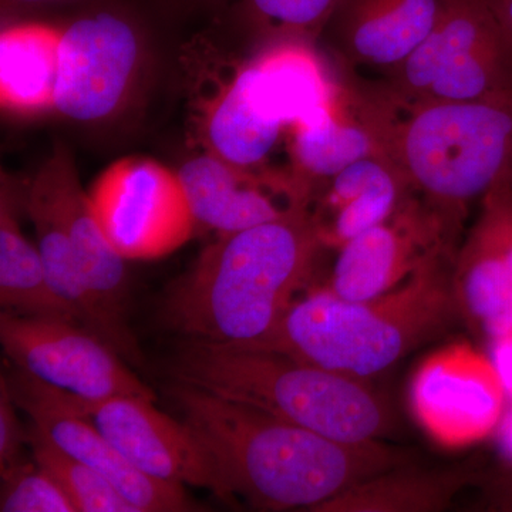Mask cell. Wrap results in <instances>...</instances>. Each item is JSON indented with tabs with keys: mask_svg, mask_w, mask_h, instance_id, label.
<instances>
[{
	"mask_svg": "<svg viewBox=\"0 0 512 512\" xmlns=\"http://www.w3.org/2000/svg\"><path fill=\"white\" fill-rule=\"evenodd\" d=\"M167 393L210 458L225 503L242 498L255 510L313 512L406 458L382 440H332L178 380Z\"/></svg>",
	"mask_w": 512,
	"mask_h": 512,
	"instance_id": "obj_1",
	"label": "cell"
},
{
	"mask_svg": "<svg viewBox=\"0 0 512 512\" xmlns=\"http://www.w3.org/2000/svg\"><path fill=\"white\" fill-rule=\"evenodd\" d=\"M323 249L308 208L222 234L168 288L165 323L214 345L265 338L308 288Z\"/></svg>",
	"mask_w": 512,
	"mask_h": 512,
	"instance_id": "obj_2",
	"label": "cell"
},
{
	"mask_svg": "<svg viewBox=\"0 0 512 512\" xmlns=\"http://www.w3.org/2000/svg\"><path fill=\"white\" fill-rule=\"evenodd\" d=\"M457 249L434 256L392 291L348 301L328 286L299 296L265 338L245 346L369 380L461 320L454 295Z\"/></svg>",
	"mask_w": 512,
	"mask_h": 512,
	"instance_id": "obj_3",
	"label": "cell"
},
{
	"mask_svg": "<svg viewBox=\"0 0 512 512\" xmlns=\"http://www.w3.org/2000/svg\"><path fill=\"white\" fill-rule=\"evenodd\" d=\"M384 151L460 235L468 208L512 175V90L473 101H397L362 89Z\"/></svg>",
	"mask_w": 512,
	"mask_h": 512,
	"instance_id": "obj_4",
	"label": "cell"
},
{
	"mask_svg": "<svg viewBox=\"0 0 512 512\" xmlns=\"http://www.w3.org/2000/svg\"><path fill=\"white\" fill-rule=\"evenodd\" d=\"M170 373L178 382L343 443L379 441L393 430L390 404L367 380L269 350L190 339Z\"/></svg>",
	"mask_w": 512,
	"mask_h": 512,
	"instance_id": "obj_5",
	"label": "cell"
},
{
	"mask_svg": "<svg viewBox=\"0 0 512 512\" xmlns=\"http://www.w3.org/2000/svg\"><path fill=\"white\" fill-rule=\"evenodd\" d=\"M397 101H473L512 90V39L487 0H441L429 35L372 84Z\"/></svg>",
	"mask_w": 512,
	"mask_h": 512,
	"instance_id": "obj_6",
	"label": "cell"
},
{
	"mask_svg": "<svg viewBox=\"0 0 512 512\" xmlns=\"http://www.w3.org/2000/svg\"><path fill=\"white\" fill-rule=\"evenodd\" d=\"M13 399L46 404L92 423L147 476L165 483L205 488L221 500L210 458L183 421L134 396L86 399L40 382L15 367L6 376Z\"/></svg>",
	"mask_w": 512,
	"mask_h": 512,
	"instance_id": "obj_7",
	"label": "cell"
},
{
	"mask_svg": "<svg viewBox=\"0 0 512 512\" xmlns=\"http://www.w3.org/2000/svg\"><path fill=\"white\" fill-rule=\"evenodd\" d=\"M89 197L104 235L126 261L173 254L190 241L197 225L178 174L151 158L111 164Z\"/></svg>",
	"mask_w": 512,
	"mask_h": 512,
	"instance_id": "obj_8",
	"label": "cell"
},
{
	"mask_svg": "<svg viewBox=\"0 0 512 512\" xmlns=\"http://www.w3.org/2000/svg\"><path fill=\"white\" fill-rule=\"evenodd\" d=\"M143 60L136 26L117 12L94 10L60 28L55 106L60 116L97 123L130 99Z\"/></svg>",
	"mask_w": 512,
	"mask_h": 512,
	"instance_id": "obj_9",
	"label": "cell"
},
{
	"mask_svg": "<svg viewBox=\"0 0 512 512\" xmlns=\"http://www.w3.org/2000/svg\"><path fill=\"white\" fill-rule=\"evenodd\" d=\"M0 342L15 367L63 392L156 402L153 390L124 366L119 353L77 322L3 311Z\"/></svg>",
	"mask_w": 512,
	"mask_h": 512,
	"instance_id": "obj_10",
	"label": "cell"
},
{
	"mask_svg": "<svg viewBox=\"0 0 512 512\" xmlns=\"http://www.w3.org/2000/svg\"><path fill=\"white\" fill-rule=\"evenodd\" d=\"M457 239L439 212L414 192L392 217L339 249L326 286L348 301L377 298L434 256L457 249Z\"/></svg>",
	"mask_w": 512,
	"mask_h": 512,
	"instance_id": "obj_11",
	"label": "cell"
},
{
	"mask_svg": "<svg viewBox=\"0 0 512 512\" xmlns=\"http://www.w3.org/2000/svg\"><path fill=\"white\" fill-rule=\"evenodd\" d=\"M177 174L197 224L221 234L281 220L311 202V192L291 168L241 167L204 151Z\"/></svg>",
	"mask_w": 512,
	"mask_h": 512,
	"instance_id": "obj_12",
	"label": "cell"
},
{
	"mask_svg": "<svg viewBox=\"0 0 512 512\" xmlns=\"http://www.w3.org/2000/svg\"><path fill=\"white\" fill-rule=\"evenodd\" d=\"M453 286L461 319L478 336L512 335V175L481 198L454 258Z\"/></svg>",
	"mask_w": 512,
	"mask_h": 512,
	"instance_id": "obj_13",
	"label": "cell"
},
{
	"mask_svg": "<svg viewBox=\"0 0 512 512\" xmlns=\"http://www.w3.org/2000/svg\"><path fill=\"white\" fill-rule=\"evenodd\" d=\"M505 387L493 363L470 350L431 357L413 380L414 414L447 444L484 439L503 417Z\"/></svg>",
	"mask_w": 512,
	"mask_h": 512,
	"instance_id": "obj_14",
	"label": "cell"
},
{
	"mask_svg": "<svg viewBox=\"0 0 512 512\" xmlns=\"http://www.w3.org/2000/svg\"><path fill=\"white\" fill-rule=\"evenodd\" d=\"M197 70L192 117L205 153L241 167H271L269 157L289 130L256 109L242 64L208 63Z\"/></svg>",
	"mask_w": 512,
	"mask_h": 512,
	"instance_id": "obj_15",
	"label": "cell"
},
{
	"mask_svg": "<svg viewBox=\"0 0 512 512\" xmlns=\"http://www.w3.org/2000/svg\"><path fill=\"white\" fill-rule=\"evenodd\" d=\"M440 5L441 0H340L326 29L346 66L384 76L426 39Z\"/></svg>",
	"mask_w": 512,
	"mask_h": 512,
	"instance_id": "obj_16",
	"label": "cell"
},
{
	"mask_svg": "<svg viewBox=\"0 0 512 512\" xmlns=\"http://www.w3.org/2000/svg\"><path fill=\"white\" fill-rule=\"evenodd\" d=\"M412 194L406 175L382 154L356 161L318 185L308 210L323 247L339 251L392 217Z\"/></svg>",
	"mask_w": 512,
	"mask_h": 512,
	"instance_id": "obj_17",
	"label": "cell"
},
{
	"mask_svg": "<svg viewBox=\"0 0 512 512\" xmlns=\"http://www.w3.org/2000/svg\"><path fill=\"white\" fill-rule=\"evenodd\" d=\"M288 134L289 168L311 198L318 185L349 165L386 154L372 109L357 86L340 87L328 109L296 124Z\"/></svg>",
	"mask_w": 512,
	"mask_h": 512,
	"instance_id": "obj_18",
	"label": "cell"
},
{
	"mask_svg": "<svg viewBox=\"0 0 512 512\" xmlns=\"http://www.w3.org/2000/svg\"><path fill=\"white\" fill-rule=\"evenodd\" d=\"M271 46L242 64V77L259 113L291 130L328 109L342 84L332 79L312 42L279 39Z\"/></svg>",
	"mask_w": 512,
	"mask_h": 512,
	"instance_id": "obj_19",
	"label": "cell"
},
{
	"mask_svg": "<svg viewBox=\"0 0 512 512\" xmlns=\"http://www.w3.org/2000/svg\"><path fill=\"white\" fill-rule=\"evenodd\" d=\"M30 423L70 456L113 484L140 512L191 511L183 485L165 483L138 470L123 453L82 417L28 399H13Z\"/></svg>",
	"mask_w": 512,
	"mask_h": 512,
	"instance_id": "obj_20",
	"label": "cell"
},
{
	"mask_svg": "<svg viewBox=\"0 0 512 512\" xmlns=\"http://www.w3.org/2000/svg\"><path fill=\"white\" fill-rule=\"evenodd\" d=\"M59 170L60 198L64 222L72 241L80 274L101 305L119 320H124L127 279L124 261L111 247L94 214L89 192L80 183L72 154L59 144L53 150Z\"/></svg>",
	"mask_w": 512,
	"mask_h": 512,
	"instance_id": "obj_21",
	"label": "cell"
},
{
	"mask_svg": "<svg viewBox=\"0 0 512 512\" xmlns=\"http://www.w3.org/2000/svg\"><path fill=\"white\" fill-rule=\"evenodd\" d=\"M60 28L19 23L0 36V103L18 116L53 110L59 70Z\"/></svg>",
	"mask_w": 512,
	"mask_h": 512,
	"instance_id": "obj_22",
	"label": "cell"
},
{
	"mask_svg": "<svg viewBox=\"0 0 512 512\" xmlns=\"http://www.w3.org/2000/svg\"><path fill=\"white\" fill-rule=\"evenodd\" d=\"M471 483L464 470L390 468L342 491L313 512H441Z\"/></svg>",
	"mask_w": 512,
	"mask_h": 512,
	"instance_id": "obj_23",
	"label": "cell"
},
{
	"mask_svg": "<svg viewBox=\"0 0 512 512\" xmlns=\"http://www.w3.org/2000/svg\"><path fill=\"white\" fill-rule=\"evenodd\" d=\"M0 303L19 315L77 322L70 306L50 285L39 248L23 235L6 185L0 201Z\"/></svg>",
	"mask_w": 512,
	"mask_h": 512,
	"instance_id": "obj_24",
	"label": "cell"
},
{
	"mask_svg": "<svg viewBox=\"0 0 512 512\" xmlns=\"http://www.w3.org/2000/svg\"><path fill=\"white\" fill-rule=\"evenodd\" d=\"M28 429L33 461L55 478L77 512H140L106 478L57 447L35 424Z\"/></svg>",
	"mask_w": 512,
	"mask_h": 512,
	"instance_id": "obj_25",
	"label": "cell"
},
{
	"mask_svg": "<svg viewBox=\"0 0 512 512\" xmlns=\"http://www.w3.org/2000/svg\"><path fill=\"white\" fill-rule=\"evenodd\" d=\"M340 0H247L245 12L256 29L279 39L312 42L326 29Z\"/></svg>",
	"mask_w": 512,
	"mask_h": 512,
	"instance_id": "obj_26",
	"label": "cell"
},
{
	"mask_svg": "<svg viewBox=\"0 0 512 512\" xmlns=\"http://www.w3.org/2000/svg\"><path fill=\"white\" fill-rule=\"evenodd\" d=\"M0 476L2 512H77L69 495L36 461H22Z\"/></svg>",
	"mask_w": 512,
	"mask_h": 512,
	"instance_id": "obj_27",
	"label": "cell"
},
{
	"mask_svg": "<svg viewBox=\"0 0 512 512\" xmlns=\"http://www.w3.org/2000/svg\"><path fill=\"white\" fill-rule=\"evenodd\" d=\"M18 409L3 376L0 382V473L25 461L23 448L29 444V429L20 423Z\"/></svg>",
	"mask_w": 512,
	"mask_h": 512,
	"instance_id": "obj_28",
	"label": "cell"
},
{
	"mask_svg": "<svg viewBox=\"0 0 512 512\" xmlns=\"http://www.w3.org/2000/svg\"><path fill=\"white\" fill-rule=\"evenodd\" d=\"M484 507L490 511L512 512V467L501 471L487 485Z\"/></svg>",
	"mask_w": 512,
	"mask_h": 512,
	"instance_id": "obj_29",
	"label": "cell"
},
{
	"mask_svg": "<svg viewBox=\"0 0 512 512\" xmlns=\"http://www.w3.org/2000/svg\"><path fill=\"white\" fill-rule=\"evenodd\" d=\"M498 356V373L503 380L505 392L512 394V335L493 343Z\"/></svg>",
	"mask_w": 512,
	"mask_h": 512,
	"instance_id": "obj_30",
	"label": "cell"
},
{
	"mask_svg": "<svg viewBox=\"0 0 512 512\" xmlns=\"http://www.w3.org/2000/svg\"><path fill=\"white\" fill-rule=\"evenodd\" d=\"M487 2L490 3L495 16L512 39V0H487Z\"/></svg>",
	"mask_w": 512,
	"mask_h": 512,
	"instance_id": "obj_31",
	"label": "cell"
},
{
	"mask_svg": "<svg viewBox=\"0 0 512 512\" xmlns=\"http://www.w3.org/2000/svg\"><path fill=\"white\" fill-rule=\"evenodd\" d=\"M73 0H2L3 9L40 8V6L63 5Z\"/></svg>",
	"mask_w": 512,
	"mask_h": 512,
	"instance_id": "obj_32",
	"label": "cell"
}]
</instances>
